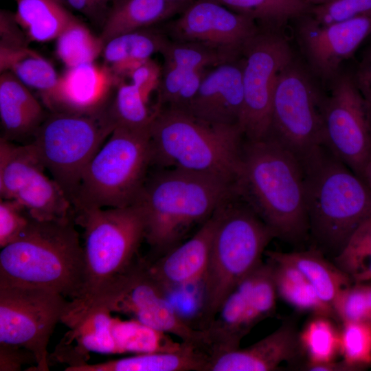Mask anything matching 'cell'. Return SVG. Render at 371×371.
Listing matches in <instances>:
<instances>
[{"mask_svg":"<svg viewBox=\"0 0 371 371\" xmlns=\"http://www.w3.org/2000/svg\"><path fill=\"white\" fill-rule=\"evenodd\" d=\"M304 352L299 333L290 322L254 344L212 359L205 371H270L283 362L297 360Z\"/></svg>","mask_w":371,"mask_h":371,"instance_id":"obj_20","label":"cell"},{"mask_svg":"<svg viewBox=\"0 0 371 371\" xmlns=\"http://www.w3.org/2000/svg\"><path fill=\"white\" fill-rule=\"evenodd\" d=\"M170 40L164 31L153 27L117 36L104 44V65L118 79L124 80L144 60L161 53Z\"/></svg>","mask_w":371,"mask_h":371,"instance_id":"obj_25","label":"cell"},{"mask_svg":"<svg viewBox=\"0 0 371 371\" xmlns=\"http://www.w3.org/2000/svg\"><path fill=\"white\" fill-rule=\"evenodd\" d=\"M311 19L321 25L341 22L371 14V0H328L312 5Z\"/></svg>","mask_w":371,"mask_h":371,"instance_id":"obj_39","label":"cell"},{"mask_svg":"<svg viewBox=\"0 0 371 371\" xmlns=\"http://www.w3.org/2000/svg\"><path fill=\"white\" fill-rule=\"evenodd\" d=\"M243 64L241 55L210 68L185 111L208 122L238 125L244 99Z\"/></svg>","mask_w":371,"mask_h":371,"instance_id":"obj_18","label":"cell"},{"mask_svg":"<svg viewBox=\"0 0 371 371\" xmlns=\"http://www.w3.org/2000/svg\"><path fill=\"white\" fill-rule=\"evenodd\" d=\"M236 196L215 212L216 224L209 261L200 282V329L210 324L228 295L262 262L267 246L276 238L246 202L236 203Z\"/></svg>","mask_w":371,"mask_h":371,"instance_id":"obj_7","label":"cell"},{"mask_svg":"<svg viewBox=\"0 0 371 371\" xmlns=\"http://www.w3.org/2000/svg\"><path fill=\"white\" fill-rule=\"evenodd\" d=\"M210 68H199L189 72L175 102L168 108L186 111L195 97Z\"/></svg>","mask_w":371,"mask_h":371,"instance_id":"obj_46","label":"cell"},{"mask_svg":"<svg viewBox=\"0 0 371 371\" xmlns=\"http://www.w3.org/2000/svg\"><path fill=\"white\" fill-rule=\"evenodd\" d=\"M236 187L276 237L290 243L306 238L309 222L302 164L275 137L243 143Z\"/></svg>","mask_w":371,"mask_h":371,"instance_id":"obj_1","label":"cell"},{"mask_svg":"<svg viewBox=\"0 0 371 371\" xmlns=\"http://www.w3.org/2000/svg\"><path fill=\"white\" fill-rule=\"evenodd\" d=\"M333 263L354 283L371 280V218L355 230Z\"/></svg>","mask_w":371,"mask_h":371,"instance_id":"obj_36","label":"cell"},{"mask_svg":"<svg viewBox=\"0 0 371 371\" xmlns=\"http://www.w3.org/2000/svg\"><path fill=\"white\" fill-rule=\"evenodd\" d=\"M323 145L361 178L371 159V122L353 76H337L325 100Z\"/></svg>","mask_w":371,"mask_h":371,"instance_id":"obj_14","label":"cell"},{"mask_svg":"<svg viewBox=\"0 0 371 371\" xmlns=\"http://www.w3.org/2000/svg\"><path fill=\"white\" fill-rule=\"evenodd\" d=\"M243 106L239 127L247 140H259L271 131V108L280 72L293 60L280 32L260 29L244 45Z\"/></svg>","mask_w":371,"mask_h":371,"instance_id":"obj_12","label":"cell"},{"mask_svg":"<svg viewBox=\"0 0 371 371\" xmlns=\"http://www.w3.org/2000/svg\"><path fill=\"white\" fill-rule=\"evenodd\" d=\"M371 34V14L344 21L321 25L311 18L297 30L298 39L312 69L322 78H334Z\"/></svg>","mask_w":371,"mask_h":371,"instance_id":"obj_16","label":"cell"},{"mask_svg":"<svg viewBox=\"0 0 371 371\" xmlns=\"http://www.w3.org/2000/svg\"><path fill=\"white\" fill-rule=\"evenodd\" d=\"M363 285L367 303L368 322H371V284L363 283Z\"/></svg>","mask_w":371,"mask_h":371,"instance_id":"obj_50","label":"cell"},{"mask_svg":"<svg viewBox=\"0 0 371 371\" xmlns=\"http://www.w3.org/2000/svg\"><path fill=\"white\" fill-rule=\"evenodd\" d=\"M190 4L176 0H117L100 37L105 44L117 36L153 27L181 14Z\"/></svg>","mask_w":371,"mask_h":371,"instance_id":"obj_24","label":"cell"},{"mask_svg":"<svg viewBox=\"0 0 371 371\" xmlns=\"http://www.w3.org/2000/svg\"><path fill=\"white\" fill-rule=\"evenodd\" d=\"M237 195L235 182L216 176L168 168L147 177L134 203L142 210L144 239L155 259Z\"/></svg>","mask_w":371,"mask_h":371,"instance_id":"obj_2","label":"cell"},{"mask_svg":"<svg viewBox=\"0 0 371 371\" xmlns=\"http://www.w3.org/2000/svg\"><path fill=\"white\" fill-rule=\"evenodd\" d=\"M31 216L19 203L0 200V247L16 240L28 225Z\"/></svg>","mask_w":371,"mask_h":371,"instance_id":"obj_41","label":"cell"},{"mask_svg":"<svg viewBox=\"0 0 371 371\" xmlns=\"http://www.w3.org/2000/svg\"><path fill=\"white\" fill-rule=\"evenodd\" d=\"M161 76V67L151 58L144 60L129 74L131 83L148 102L150 94L158 89Z\"/></svg>","mask_w":371,"mask_h":371,"instance_id":"obj_42","label":"cell"},{"mask_svg":"<svg viewBox=\"0 0 371 371\" xmlns=\"http://www.w3.org/2000/svg\"><path fill=\"white\" fill-rule=\"evenodd\" d=\"M164 65L186 71L211 68L241 56L242 53L189 41L170 40L161 52Z\"/></svg>","mask_w":371,"mask_h":371,"instance_id":"obj_33","label":"cell"},{"mask_svg":"<svg viewBox=\"0 0 371 371\" xmlns=\"http://www.w3.org/2000/svg\"><path fill=\"white\" fill-rule=\"evenodd\" d=\"M331 319L313 315L299 333L300 346L308 362L333 361L340 355V330Z\"/></svg>","mask_w":371,"mask_h":371,"instance_id":"obj_35","label":"cell"},{"mask_svg":"<svg viewBox=\"0 0 371 371\" xmlns=\"http://www.w3.org/2000/svg\"><path fill=\"white\" fill-rule=\"evenodd\" d=\"M150 164V128H115L83 172L72 203L74 213L133 204Z\"/></svg>","mask_w":371,"mask_h":371,"instance_id":"obj_8","label":"cell"},{"mask_svg":"<svg viewBox=\"0 0 371 371\" xmlns=\"http://www.w3.org/2000/svg\"><path fill=\"white\" fill-rule=\"evenodd\" d=\"M27 363L36 365V357L31 351L19 346L0 343V371L20 370Z\"/></svg>","mask_w":371,"mask_h":371,"instance_id":"obj_45","label":"cell"},{"mask_svg":"<svg viewBox=\"0 0 371 371\" xmlns=\"http://www.w3.org/2000/svg\"><path fill=\"white\" fill-rule=\"evenodd\" d=\"M277 291L272 265L262 262L258 267L244 321L247 335L260 322L274 312Z\"/></svg>","mask_w":371,"mask_h":371,"instance_id":"obj_37","label":"cell"},{"mask_svg":"<svg viewBox=\"0 0 371 371\" xmlns=\"http://www.w3.org/2000/svg\"><path fill=\"white\" fill-rule=\"evenodd\" d=\"M47 113L29 87L10 71L0 75L1 137L11 141L32 135Z\"/></svg>","mask_w":371,"mask_h":371,"instance_id":"obj_22","label":"cell"},{"mask_svg":"<svg viewBox=\"0 0 371 371\" xmlns=\"http://www.w3.org/2000/svg\"><path fill=\"white\" fill-rule=\"evenodd\" d=\"M340 355L352 370L371 363V322L342 323Z\"/></svg>","mask_w":371,"mask_h":371,"instance_id":"obj_38","label":"cell"},{"mask_svg":"<svg viewBox=\"0 0 371 371\" xmlns=\"http://www.w3.org/2000/svg\"><path fill=\"white\" fill-rule=\"evenodd\" d=\"M102 29L117 0H62Z\"/></svg>","mask_w":371,"mask_h":371,"instance_id":"obj_44","label":"cell"},{"mask_svg":"<svg viewBox=\"0 0 371 371\" xmlns=\"http://www.w3.org/2000/svg\"><path fill=\"white\" fill-rule=\"evenodd\" d=\"M243 136L238 125L211 123L185 111L159 108L150 128L152 164L236 183Z\"/></svg>","mask_w":371,"mask_h":371,"instance_id":"obj_5","label":"cell"},{"mask_svg":"<svg viewBox=\"0 0 371 371\" xmlns=\"http://www.w3.org/2000/svg\"><path fill=\"white\" fill-rule=\"evenodd\" d=\"M210 361L207 354L184 342L177 350L141 353L95 364L71 365L66 371H205Z\"/></svg>","mask_w":371,"mask_h":371,"instance_id":"obj_23","label":"cell"},{"mask_svg":"<svg viewBox=\"0 0 371 371\" xmlns=\"http://www.w3.org/2000/svg\"><path fill=\"white\" fill-rule=\"evenodd\" d=\"M311 6L323 3L328 0H305Z\"/></svg>","mask_w":371,"mask_h":371,"instance_id":"obj_51","label":"cell"},{"mask_svg":"<svg viewBox=\"0 0 371 371\" xmlns=\"http://www.w3.org/2000/svg\"><path fill=\"white\" fill-rule=\"evenodd\" d=\"M261 28L251 18L214 0H194L164 32L170 40L196 42L242 53Z\"/></svg>","mask_w":371,"mask_h":371,"instance_id":"obj_15","label":"cell"},{"mask_svg":"<svg viewBox=\"0 0 371 371\" xmlns=\"http://www.w3.org/2000/svg\"><path fill=\"white\" fill-rule=\"evenodd\" d=\"M215 212L188 240L156 259L144 258L149 272L166 291L201 281L216 224Z\"/></svg>","mask_w":371,"mask_h":371,"instance_id":"obj_19","label":"cell"},{"mask_svg":"<svg viewBox=\"0 0 371 371\" xmlns=\"http://www.w3.org/2000/svg\"><path fill=\"white\" fill-rule=\"evenodd\" d=\"M258 267L241 280L225 299L210 324L201 329L203 348L210 361L238 349L246 335L244 321Z\"/></svg>","mask_w":371,"mask_h":371,"instance_id":"obj_21","label":"cell"},{"mask_svg":"<svg viewBox=\"0 0 371 371\" xmlns=\"http://www.w3.org/2000/svg\"><path fill=\"white\" fill-rule=\"evenodd\" d=\"M361 179L363 181L371 192V159L366 164L361 175Z\"/></svg>","mask_w":371,"mask_h":371,"instance_id":"obj_49","label":"cell"},{"mask_svg":"<svg viewBox=\"0 0 371 371\" xmlns=\"http://www.w3.org/2000/svg\"><path fill=\"white\" fill-rule=\"evenodd\" d=\"M0 71L11 72L27 87L39 91L43 100L54 89L59 77L53 65L29 47H0Z\"/></svg>","mask_w":371,"mask_h":371,"instance_id":"obj_28","label":"cell"},{"mask_svg":"<svg viewBox=\"0 0 371 371\" xmlns=\"http://www.w3.org/2000/svg\"><path fill=\"white\" fill-rule=\"evenodd\" d=\"M109 330L113 353L133 352L148 353L181 349L184 342L177 343L167 333L153 329L139 322L111 318Z\"/></svg>","mask_w":371,"mask_h":371,"instance_id":"obj_31","label":"cell"},{"mask_svg":"<svg viewBox=\"0 0 371 371\" xmlns=\"http://www.w3.org/2000/svg\"><path fill=\"white\" fill-rule=\"evenodd\" d=\"M32 146H19L0 138L1 199L21 205L36 220L51 221L74 216L69 199L53 179Z\"/></svg>","mask_w":371,"mask_h":371,"instance_id":"obj_13","label":"cell"},{"mask_svg":"<svg viewBox=\"0 0 371 371\" xmlns=\"http://www.w3.org/2000/svg\"><path fill=\"white\" fill-rule=\"evenodd\" d=\"M74 216L30 221L0 252V284L43 289L71 300L84 281V252Z\"/></svg>","mask_w":371,"mask_h":371,"instance_id":"obj_4","label":"cell"},{"mask_svg":"<svg viewBox=\"0 0 371 371\" xmlns=\"http://www.w3.org/2000/svg\"><path fill=\"white\" fill-rule=\"evenodd\" d=\"M84 229V281L80 296L69 302L62 322H80L137 260L145 223L135 203L122 207L89 208L74 212Z\"/></svg>","mask_w":371,"mask_h":371,"instance_id":"obj_3","label":"cell"},{"mask_svg":"<svg viewBox=\"0 0 371 371\" xmlns=\"http://www.w3.org/2000/svg\"><path fill=\"white\" fill-rule=\"evenodd\" d=\"M300 162L309 231L322 249L335 256L355 230L371 218V192L324 145Z\"/></svg>","mask_w":371,"mask_h":371,"instance_id":"obj_6","label":"cell"},{"mask_svg":"<svg viewBox=\"0 0 371 371\" xmlns=\"http://www.w3.org/2000/svg\"><path fill=\"white\" fill-rule=\"evenodd\" d=\"M14 17L29 41L56 40L76 17L62 0H15Z\"/></svg>","mask_w":371,"mask_h":371,"instance_id":"obj_27","label":"cell"},{"mask_svg":"<svg viewBox=\"0 0 371 371\" xmlns=\"http://www.w3.org/2000/svg\"><path fill=\"white\" fill-rule=\"evenodd\" d=\"M253 19L263 30L280 32L291 19L309 12L305 0H214Z\"/></svg>","mask_w":371,"mask_h":371,"instance_id":"obj_29","label":"cell"},{"mask_svg":"<svg viewBox=\"0 0 371 371\" xmlns=\"http://www.w3.org/2000/svg\"><path fill=\"white\" fill-rule=\"evenodd\" d=\"M68 304L58 293L0 284V343L29 350L36 360L34 370L48 371L49 339Z\"/></svg>","mask_w":371,"mask_h":371,"instance_id":"obj_11","label":"cell"},{"mask_svg":"<svg viewBox=\"0 0 371 371\" xmlns=\"http://www.w3.org/2000/svg\"><path fill=\"white\" fill-rule=\"evenodd\" d=\"M176 1H181V2H184V3H191L194 0H176Z\"/></svg>","mask_w":371,"mask_h":371,"instance_id":"obj_52","label":"cell"},{"mask_svg":"<svg viewBox=\"0 0 371 371\" xmlns=\"http://www.w3.org/2000/svg\"><path fill=\"white\" fill-rule=\"evenodd\" d=\"M265 254L269 260L289 265L299 270L315 289L319 298L331 307L337 293L354 283L334 263L324 258L320 249L288 253L267 251Z\"/></svg>","mask_w":371,"mask_h":371,"instance_id":"obj_26","label":"cell"},{"mask_svg":"<svg viewBox=\"0 0 371 371\" xmlns=\"http://www.w3.org/2000/svg\"><path fill=\"white\" fill-rule=\"evenodd\" d=\"M115 126L106 108L83 114L50 111L30 144L71 205L83 172Z\"/></svg>","mask_w":371,"mask_h":371,"instance_id":"obj_9","label":"cell"},{"mask_svg":"<svg viewBox=\"0 0 371 371\" xmlns=\"http://www.w3.org/2000/svg\"><path fill=\"white\" fill-rule=\"evenodd\" d=\"M303 370L308 371H350L352 370L343 361L336 362L335 361L324 363L308 362L302 368Z\"/></svg>","mask_w":371,"mask_h":371,"instance_id":"obj_48","label":"cell"},{"mask_svg":"<svg viewBox=\"0 0 371 371\" xmlns=\"http://www.w3.org/2000/svg\"><path fill=\"white\" fill-rule=\"evenodd\" d=\"M332 307L335 317L342 323L368 322L363 283H352L342 289Z\"/></svg>","mask_w":371,"mask_h":371,"instance_id":"obj_40","label":"cell"},{"mask_svg":"<svg viewBox=\"0 0 371 371\" xmlns=\"http://www.w3.org/2000/svg\"><path fill=\"white\" fill-rule=\"evenodd\" d=\"M148 104L133 84L120 80L106 106V111L115 128H150L157 108L150 109Z\"/></svg>","mask_w":371,"mask_h":371,"instance_id":"obj_32","label":"cell"},{"mask_svg":"<svg viewBox=\"0 0 371 371\" xmlns=\"http://www.w3.org/2000/svg\"><path fill=\"white\" fill-rule=\"evenodd\" d=\"M324 102L305 71L293 60L276 82L269 135L300 161L305 159L323 145Z\"/></svg>","mask_w":371,"mask_h":371,"instance_id":"obj_10","label":"cell"},{"mask_svg":"<svg viewBox=\"0 0 371 371\" xmlns=\"http://www.w3.org/2000/svg\"><path fill=\"white\" fill-rule=\"evenodd\" d=\"M29 39L15 19L14 13L0 10V47L20 48L28 47Z\"/></svg>","mask_w":371,"mask_h":371,"instance_id":"obj_43","label":"cell"},{"mask_svg":"<svg viewBox=\"0 0 371 371\" xmlns=\"http://www.w3.org/2000/svg\"><path fill=\"white\" fill-rule=\"evenodd\" d=\"M273 267L277 294L301 312L335 318L333 308L323 302L303 274L294 267L268 260Z\"/></svg>","mask_w":371,"mask_h":371,"instance_id":"obj_30","label":"cell"},{"mask_svg":"<svg viewBox=\"0 0 371 371\" xmlns=\"http://www.w3.org/2000/svg\"><path fill=\"white\" fill-rule=\"evenodd\" d=\"M120 80L95 62L69 67L43 101L50 111L95 113L106 107Z\"/></svg>","mask_w":371,"mask_h":371,"instance_id":"obj_17","label":"cell"},{"mask_svg":"<svg viewBox=\"0 0 371 371\" xmlns=\"http://www.w3.org/2000/svg\"><path fill=\"white\" fill-rule=\"evenodd\" d=\"M352 76L364 100L371 122V47L364 54Z\"/></svg>","mask_w":371,"mask_h":371,"instance_id":"obj_47","label":"cell"},{"mask_svg":"<svg viewBox=\"0 0 371 371\" xmlns=\"http://www.w3.org/2000/svg\"><path fill=\"white\" fill-rule=\"evenodd\" d=\"M104 47L101 38L77 18L56 39V54L67 68L95 62Z\"/></svg>","mask_w":371,"mask_h":371,"instance_id":"obj_34","label":"cell"}]
</instances>
